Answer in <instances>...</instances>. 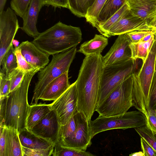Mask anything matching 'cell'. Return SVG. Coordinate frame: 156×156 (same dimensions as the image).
Listing matches in <instances>:
<instances>
[{
    "label": "cell",
    "mask_w": 156,
    "mask_h": 156,
    "mask_svg": "<svg viewBox=\"0 0 156 156\" xmlns=\"http://www.w3.org/2000/svg\"><path fill=\"white\" fill-rule=\"evenodd\" d=\"M101 54L86 56L76 80L77 110L89 122L97 107L103 67Z\"/></svg>",
    "instance_id": "6da1fadb"
},
{
    "label": "cell",
    "mask_w": 156,
    "mask_h": 156,
    "mask_svg": "<svg viewBox=\"0 0 156 156\" xmlns=\"http://www.w3.org/2000/svg\"><path fill=\"white\" fill-rule=\"evenodd\" d=\"M82 40L80 27L59 21L40 33L32 42L42 51L53 55L76 47Z\"/></svg>",
    "instance_id": "7a4b0ae2"
},
{
    "label": "cell",
    "mask_w": 156,
    "mask_h": 156,
    "mask_svg": "<svg viewBox=\"0 0 156 156\" xmlns=\"http://www.w3.org/2000/svg\"><path fill=\"white\" fill-rule=\"evenodd\" d=\"M39 71L36 69L26 73L20 87L7 96L3 126L14 128L18 133L26 128L30 106L27 99L29 87L32 77Z\"/></svg>",
    "instance_id": "3957f363"
},
{
    "label": "cell",
    "mask_w": 156,
    "mask_h": 156,
    "mask_svg": "<svg viewBox=\"0 0 156 156\" xmlns=\"http://www.w3.org/2000/svg\"><path fill=\"white\" fill-rule=\"evenodd\" d=\"M76 52V47H74L53 55L51 62L38 73V80L30 105L37 104L45 88L52 81L69 71Z\"/></svg>",
    "instance_id": "277c9868"
},
{
    "label": "cell",
    "mask_w": 156,
    "mask_h": 156,
    "mask_svg": "<svg viewBox=\"0 0 156 156\" xmlns=\"http://www.w3.org/2000/svg\"><path fill=\"white\" fill-rule=\"evenodd\" d=\"M139 59L118 62L103 66L97 107L121 83L138 72L136 71L139 67Z\"/></svg>",
    "instance_id": "5b68a950"
},
{
    "label": "cell",
    "mask_w": 156,
    "mask_h": 156,
    "mask_svg": "<svg viewBox=\"0 0 156 156\" xmlns=\"http://www.w3.org/2000/svg\"><path fill=\"white\" fill-rule=\"evenodd\" d=\"M145 115L139 111L127 112L123 114L111 116L99 115L89 122L90 134L92 139L98 133L115 129H125L136 128L146 125Z\"/></svg>",
    "instance_id": "8992f818"
},
{
    "label": "cell",
    "mask_w": 156,
    "mask_h": 156,
    "mask_svg": "<svg viewBox=\"0 0 156 156\" xmlns=\"http://www.w3.org/2000/svg\"><path fill=\"white\" fill-rule=\"evenodd\" d=\"M132 75L121 83L97 107L96 111L99 115L111 116L119 115L127 112L130 107L133 106Z\"/></svg>",
    "instance_id": "52a82bcc"
},
{
    "label": "cell",
    "mask_w": 156,
    "mask_h": 156,
    "mask_svg": "<svg viewBox=\"0 0 156 156\" xmlns=\"http://www.w3.org/2000/svg\"><path fill=\"white\" fill-rule=\"evenodd\" d=\"M51 104V110L56 113L60 126L66 124L78 111L76 81Z\"/></svg>",
    "instance_id": "ba28073f"
},
{
    "label": "cell",
    "mask_w": 156,
    "mask_h": 156,
    "mask_svg": "<svg viewBox=\"0 0 156 156\" xmlns=\"http://www.w3.org/2000/svg\"><path fill=\"white\" fill-rule=\"evenodd\" d=\"M16 14L11 8L0 13V62L20 28Z\"/></svg>",
    "instance_id": "9c48e42d"
},
{
    "label": "cell",
    "mask_w": 156,
    "mask_h": 156,
    "mask_svg": "<svg viewBox=\"0 0 156 156\" xmlns=\"http://www.w3.org/2000/svg\"><path fill=\"white\" fill-rule=\"evenodd\" d=\"M131 42L127 33L119 35L109 51L102 56L103 66L132 60L129 47Z\"/></svg>",
    "instance_id": "30bf717a"
},
{
    "label": "cell",
    "mask_w": 156,
    "mask_h": 156,
    "mask_svg": "<svg viewBox=\"0 0 156 156\" xmlns=\"http://www.w3.org/2000/svg\"><path fill=\"white\" fill-rule=\"evenodd\" d=\"M60 126L56 113L51 110L30 131L54 144L58 142Z\"/></svg>",
    "instance_id": "8fae6325"
},
{
    "label": "cell",
    "mask_w": 156,
    "mask_h": 156,
    "mask_svg": "<svg viewBox=\"0 0 156 156\" xmlns=\"http://www.w3.org/2000/svg\"><path fill=\"white\" fill-rule=\"evenodd\" d=\"M143 30H153L145 21L133 15L129 9L109 30L108 37L131 32Z\"/></svg>",
    "instance_id": "7c38bea8"
},
{
    "label": "cell",
    "mask_w": 156,
    "mask_h": 156,
    "mask_svg": "<svg viewBox=\"0 0 156 156\" xmlns=\"http://www.w3.org/2000/svg\"><path fill=\"white\" fill-rule=\"evenodd\" d=\"M76 128L72 139L63 147L86 151L91 145L89 122L84 114L78 111L76 113Z\"/></svg>",
    "instance_id": "4fadbf2b"
},
{
    "label": "cell",
    "mask_w": 156,
    "mask_h": 156,
    "mask_svg": "<svg viewBox=\"0 0 156 156\" xmlns=\"http://www.w3.org/2000/svg\"><path fill=\"white\" fill-rule=\"evenodd\" d=\"M18 47L27 62L39 71L48 64L50 55L41 50L32 42H22Z\"/></svg>",
    "instance_id": "5bb4252c"
},
{
    "label": "cell",
    "mask_w": 156,
    "mask_h": 156,
    "mask_svg": "<svg viewBox=\"0 0 156 156\" xmlns=\"http://www.w3.org/2000/svg\"><path fill=\"white\" fill-rule=\"evenodd\" d=\"M44 6L43 0H31L28 8L22 17V30L29 36L35 38L40 34L36 24L39 13Z\"/></svg>",
    "instance_id": "9a60e30c"
},
{
    "label": "cell",
    "mask_w": 156,
    "mask_h": 156,
    "mask_svg": "<svg viewBox=\"0 0 156 156\" xmlns=\"http://www.w3.org/2000/svg\"><path fill=\"white\" fill-rule=\"evenodd\" d=\"M68 71L63 73L52 81L47 86L39 99L43 101H55L69 87Z\"/></svg>",
    "instance_id": "2e32d148"
},
{
    "label": "cell",
    "mask_w": 156,
    "mask_h": 156,
    "mask_svg": "<svg viewBox=\"0 0 156 156\" xmlns=\"http://www.w3.org/2000/svg\"><path fill=\"white\" fill-rule=\"evenodd\" d=\"M127 3L133 15L141 18L149 25L156 11V0H127Z\"/></svg>",
    "instance_id": "e0dca14e"
},
{
    "label": "cell",
    "mask_w": 156,
    "mask_h": 156,
    "mask_svg": "<svg viewBox=\"0 0 156 156\" xmlns=\"http://www.w3.org/2000/svg\"><path fill=\"white\" fill-rule=\"evenodd\" d=\"M23 147L37 149H47L53 147L52 143L35 135L25 128L18 133Z\"/></svg>",
    "instance_id": "ac0fdd59"
},
{
    "label": "cell",
    "mask_w": 156,
    "mask_h": 156,
    "mask_svg": "<svg viewBox=\"0 0 156 156\" xmlns=\"http://www.w3.org/2000/svg\"><path fill=\"white\" fill-rule=\"evenodd\" d=\"M50 104H37L30 105L26 121V128L30 130L50 112Z\"/></svg>",
    "instance_id": "d6986e66"
},
{
    "label": "cell",
    "mask_w": 156,
    "mask_h": 156,
    "mask_svg": "<svg viewBox=\"0 0 156 156\" xmlns=\"http://www.w3.org/2000/svg\"><path fill=\"white\" fill-rule=\"evenodd\" d=\"M108 43L107 37L96 34L93 38L82 44L78 51L85 56L101 54Z\"/></svg>",
    "instance_id": "ffe728a7"
},
{
    "label": "cell",
    "mask_w": 156,
    "mask_h": 156,
    "mask_svg": "<svg viewBox=\"0 0 156 156\" xmlns=\"http://www.w3.org/2000/svg\"><path fill=\"white\" fill-rule=\"evenodd\" d=\"M6 127V156H23L18 131L14 128Z\"/></svg>",
    "instance_id": "44dd1931"
},
{
    "label": "cell",
    "mask_w": 156,
    "mask_h": 156,
    "mask_svg": "<svg viewBox=\"0 0 156 156\" xmlns=\"http://www.w3.org/2000/svg\"><path fill=\"white\" fill-rule=\"evenodd\" d=\"M127 0H107L101 9L97 19V27L100 23L104 22L127 3Z\"/></svg>",
    "instance_id": "7402d4cb"
},
{
    "label": "cell",
    "mask_w": 156,
    "mask_h": 156,
    "mask_svg": "<svg viewBox=\"0 0 156 156\" xmlns=\"http://www.w3.org/2000/svg\"><path fill=\"white\" fill-rule=\"evenodd\" d=\"M155 38V35L154 34L148 41H139L136 43L131 42L129 47L131 51V59L134 60L140 59L142 60V63L144 62L148 56Z\"/></svg>",
    "instance_id": "603a6c76"
},
{
    "label": "cell",
    "mask_w": 156,
    "mask_h": 156,
    "mask_svg": "<svg viewBox=\"0 0 156 156\" xmlns=\"http://www.w3.org/2000/svg\"><path fill=\"white\" fill-rule=\"evenodd\" d=\"M76 113L70 119L66 124L60 126L58 142L62 146L64 147L74 134L76 128Z\"/></svg>",
    "instance_id": "cb8c5ba5"
},
{
    "label": "cell",
    "mask_w": 156,
    "mask_h": 156,
    "mask_svg": "<svg viewBox=\"0 0 156 156\" xmlns=\"http://www.w3.org/2000/svg\"><path fill=\"white\" fill-rule=\"evenodd\" d=\"M0 71L8 77L18 67L17 59L13 44L4 54L0 62Z\"/></svg>",
    "instance_id": "d4e9b609"
},
{
    "label": "cell",
    "mask_w": 156,
    "mask_h": 156,
    "mask_svg": "<svg viewBox=\"0 0 156 156\" xmlns=\"http://www.w3.org/2000/svg\"><path fill=\"white\" fill-rule=\"evenodd\" d=\"M129 9L127 3L105 22L99 23L96 28L102 35L108 37L109 30L115 24Z\"/></svg>",
    "instance_id": "484cf974"
},
{
    "label": "cell",
    "mask_w": 156,
    "mask_h": 156,
    "mask_svg": "<svg viewBox=\"0 0 156 156\" xmlns=\"http://www.w3.org/2000/svg\"><path fill=\"white\" fill-rule=\"evenodd\" d=\"M69 9L75 15L85 17L89 9L96 0H68Z\"/></svg>",
    "instance_id": "4316f807"
},
{
    "label": "cell",
    "mask_w": 156,
    "mask_h": 156,
    "mask_svg": "<svg viewBox=\"0 0 156 156\" xmlns=\"http://www.w3.org/2000/svg\"><path fill=\"white\" fill-rule=\"evenodd\" d=\"M53 156H93L89 152L62 146L58 142L54 145Z\"/></svg>",
    "instance_id": "83f0119b"
},
{
    "label": "cell",
    "mask_w": 156,
    "mask_h": 156,
    "mask_svg": "<svg viewBox=\"0 0 156 156\" xmlns=\"http://www.w3.org/2000/svg\"><path fill=\"white\" fill-rule=\"evenodd\" d=\"M107 0H96L93 5L88 10L85 18L87 22L96 27L97 19L102 6Z\"/></svg>",
    "instance_id": "f1b7e54d"
},
{
    "label": "cell",
    "mask_w": 156,
    "mask_h": 156,
    "mask_svg": "<svg viewBox=\"0 0 156 156\" xmlns=\"http://www.w3.org/2000/svg\"><path fill=\"white\" fill-rule=\"evenodd\" d=\"M135 129L140 138L146 141L156 151V134L154 133L146 125Z\"/></svg>",
    "instance_id": "f546056e"
},
{
    "label": "cell",
    "mask_w": 156,
    "mask_h": 156,
    "mask_svg": "<svg viewBox=\"0 0 156 156\" xmlns=\"http://www.w3.org/2000/svg\"><path fill=\"white\" fill-rule=\"evenodd\" d=\"M25 73L18 67L8 76L10 81V92L16 90L21 85Z\"/></svg>",
    "instance_id": "4dcf8cb0"
},
{
    "label": "cell",
    "mask_w": 156,
    "mask_h": 156,
    "mask_svg": "<svg viewBox=\"0 0 156 156\" xmlns=\"http://www.w3.org/2000/svg\"><path fill=\"white\" fill-rule=\"evenodd\" d=\"M31 0H12L10 6L17 16L22 18L27 11Z\"/></svg>",
    "instance_id": "1f68e13d"
},
{
    "label": "cell",
    "mask_w": 156,
    "mask_h": 156,
    "mask_svg": "<svg viewBox=\"0 0 156 156\" xmlns=\"http://www.w3.org/2000/svg\"><path fill=\"white\" fill-rule=\"evenodd\" d=\"M15 53L17 63L18 67L26 74L35 69L29 64L22 54L20 49L18 47L15 48Z\"/></svg>",
    "instance_id": "d6a6232c"
},
{
    "label": "cell",
    "mask_w": 156,
    "mask_h": 156,
    "mask_svg": "<svg viewBox=\"0 0 156 156\" xmlns=\"http://www.w3.org/2000/svg\"><path fill=\"white\" fill-rule=\"evenodd\" d=\"M54 149V146L47 149H32L22 146L23 156H50L52 155Z\"/></svg>",
    "instance_id": "836d02e7"
},
{
    "label": "cell",
    "mask_w": 156,
    "mask_h": 156,
    "mask_svg": "<svg viewBox=\"0 0 156 156\" xmlns=\"http://www.w3.org/2000/svg\"><path fill=\"white\" fill-rule=\"evenodd\" d=\"M156 110V71H155L152 80L149 92L147 112Z\"/></svg>",
    "instance_id": "e575fe53"
},
{
    "label": "cell",
    "mask_w": 156,
    "mask_h": 156,
    "mask_svg": "<svg viewBox=\"0 0 156 156\" xmlns=\"http://www.w3.org/2000/svg\"><path fill=\"white\" fill-rule=\"evenodd\" d=\"M10 80L0 71V98L8 96L10 93Z\"/></svg>",
    "instance_id": "d590c367"
},
{
    "label": "cell",
    "mask_w": 156,
    "mask_h": 156,
    "mask_svg": "<svg viewBox=\"0 0 156 156\" xmlns=\"http://www.w3.org/2000/svg\"><path fill=\"white\" fill-rule=\"evenodd\" d=\"M145 115L147 121L146 126L154 133L156 134V110H150Z\"/></svg>",
    "instance_id": "8d00e7d4"
},
{
    "label": "cell",
    "mask_w": 156,
    "mask_h": 156,
    "mask_svg": "<svg viewBox=\"0 0 156 156\" xmlns=\"http://www.w3.org/2000/svg\"><path fill=\"white\" fill-rule=\"evenodd\" d=\"M154 33L153 30H143L131 32L127 34L131 42L136 43L140 41L145 36L152 33L154 34Z\"/></svg>",
    "instance_id": "74e56055"
},
{
    "label": "cell",
    "mask_w": 156,
    "mask_h": 156,
    "mask_svg": "<svg viewBox=\"0 0 156 156\" xmlns=\"http://www.w3.org/2000/svg\"><path fill=\"white\" fill-rule=\"evenodd\" d=\"M7 127L0 126V156H6Z\"/></svg>",
    "instance_id": "f35d334b"
},
{
    "label": "cell",
    "mask_w": 156,
    "mask_h": 156,
    "mask_svg": "<svg viewBox=\"0 0 156 156\" xmlns=\"http://www.w3.org/2000/svg\"><path fill=\"white\" fill-rule=\"evenodd\" d=\"M141 149L144 156H156V151L146 141L140 138Z\"/></svg>",
    "instance_id": "ab89813d"
},
{
    "label": "cell",
    "mask_w": 156,
    "mask_h": 156,
    "mask_svg": "<svg viewBox=\"0 0 156 156\" xmlns=\"http://www.w3.org/2000/svg\"><path fill=\"white\" fill-rule=\"evenodd\" d=\"M44 5L52 6L56 8H65L69 9L68 0H43Z\"/></svg>",
    "instance_id": "60d3db41"
},
{
    "label": "cell",
    "mask_w": 156,
    "mask_h": 156,
    "mask_svg": "<svg viewBox=\"0 0 156 156\" xmlns=\"http://www.w3.org/2000/svg\"><path fill=\"white\" fill-rule=\"evenodd\" d=\"M148 25L155 33L156 32V11L151 19Z\"/></svg>",
    "instance_id": "b9f144b4"
},
{
    "label": "cell",
    "mask_w": 156,
    "mask_h": 156,
    "mask_svg": "<svg viewBox=\"0 0 156 156\" xmlns=\"http://www.w3.org/2000/svg\"><path fill=\"white\" fill-rule=\"evenodd\" d=\"M6 1L7 0H0V13L3 11Z\"/></svg>",
    "instance_id": "7bdbcfd3"
},
{
    "label": "cell",
    "mask_w": 156,
    "mask_h": 156,
    "mask_svg": "<svg viewBox=\"0 0 156 156\" xmlns=\"http://www.w3.org/2000/svg\"><path fill=\"white\" fill-rule=\"evenodd\" d=\"M154 34V33L150 34L143 37L140 41H149L152 37L153 35Z\"/></svg>",
    "instance_id": "ee69618b"
},
{
    "label": "cell",
    "mask_w": 156,
    "mask_h": 156,
    "mask_svg": "<svg viewBox=\"0 0 156 156\" xmlns=\"http://www.w3.org/2000/svg\"><path fill=\"white\" fill-rule=\"evenodd\" d=\"M129 155L130 156H144L143 151H140L132 153Z\"/></svg>",
    "instance_id": "f6af8a7d"
},
{
    "label": "cell",
    "mask_w": 156,
    "mask_h": 156,
    "mask_svg": "<svg viewBox=\"0 0 156 156\" xmlns=\"http://www.w3.org/2000/svg\"><path fill=\"white\" fill-rule=\"evenodd\" d=\"M12 44L13 45H14L15 47V48H17L19 46V42L16 40L14 39L12 41Z\"/></svg>",
    "instance_id": "bcb514c9"
},
{
    "label": "cell",
    "mask_w": 156,
    "mask_h": 156,
    "mask_svg": "<svg viewBox=\"0 0 156 156\" xmlns=\"http://www.w3.org/2000/svg\"><path fill=\"white\" fill-rule=\"evenodd\" d=\"M155 71H156V60L155 64Z\"/></svg>",
    "instance_id": "7dc6e473"
},
{
    "label": "cell",
    "mask_w": 156,
    "mask_h": 156,
    "mask_svg": "<svg viewBox=\"0 0 156 156\" xmlns=\"http://www.w3.org/2000/svg\"><path fill=\"white\" fill-rule=\"evenodd\" d=\"M155 35V37L156 38V34H154Z\"/></svg>",
    "instance_id": "c3c4849f"
}]
</instances>
